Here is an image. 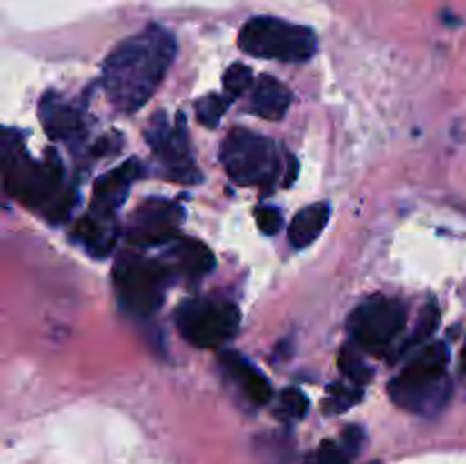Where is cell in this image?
<instances>
[{"label": "cell", "instance_id": "6da1fadb", "mask_svg": "<svg viewBox=\"0 0 466 464\" xmlns=\"http://www.w3.org/2000/svg\"><path fill=\"white\" fill-rule=\"evenodd\" d=\"M177 53L176 36L162 25H148L127 36L103 64L105 94L114 107L132 114L150 100Z\"/></svg>", "mask_w": 466, "mask_h": 464}, {"label": "cell", "instance_id": "7a4b0ae2", "mask_svg": "<svg viewBox=\"0 0 466 464\" xmlns=\"http://www.w3.org/2000/svg\"><path fill=\"white\" fill-rule=\"evenodd\" d=\"M5 191L32 209H41L50 221H64L76 205V194L64 185V168L57 155L48 153L44 162H35L23 150L12 130L3 139Z\"/></svg>", "mask_w": 466, "mask_h": 464}, {"label": "cell", "instance_id": "3957f363", "mask_svg": "<svg viewBox=\"0 0 466 464\" xmlns=\"http://www.w3.org/2000/svg\"><path fill=\"white\" fill-rule=\"evenodd\" d=\"M449 348L432 341L390 382V396L399 408L412 414H435L446 405L451 385L446 380Z\"/></svg>", "mask_w": 466, "mask_h": 464}, {"label": "cell", "instance_id": "277c9868", "mask_svg": "<svg viewBox=\"0 0 466 464\" xmlns=\"http://www.w3.org/2000/svg\"><path fill=\"white\" fill-rule=\"evenodd\" d=\"M239 48L250 57L300 64L314 57L319 39L317 32L308 25L276 16H253L241 27Z\"/></svg>", "mask_w": 466, "mask_h": 464}, {"label": "cell", "instance_id": "5b68a950", "mask_svg": "<svg viewBox=\"0 0 466 464\" xmlns=\"http://www.w3.org/2000/svg\"><path fill=\"white\" fill-rule=\"evenodd\" d=\"M221 162L232 182L241 187H273L280 177V157L271 139L235 127L221 146Z\"/></svg>", "mask_w": 466, "mask_h": 464}, {"label": "cell", "instance_id": "8992f818", "mask_svg": "<svg viewBox=\"0 0 466 464\" xmlns=\"http://www.w3.org/2000/svg\"><path fill=\"white\" fill-rule=\"evenodd\" d=\"M173 273L167 264L139 253H123L114 264V287L123 309L135 317H150L162 305Z\"/></svg>", "mask_w": 466, "mask_h": 464}, {"label": "cell", "instance_id": "52a82bcc", "mask_svg": "<svg viewBox=\"0 0 466 464\" xmlns=\"http://www.w3.org/2000/svg\"><path fill=\"white\" fill-rule=\"evenodd\" d=\"M241 314L237 305L214 296H196L185 300L176 312L180 335L198 348H218L239 332Z\"/></svg>", "mask_w": 466, "mask_h": 464}, {"label": "cell", "instance_id": "ba28073f", "mask_svg": "<svg viewBox=\"0 0 466 464\" xmlns=\"http://www.w3.org/2000/svg\"><path fill=\"white\" fill-rule=\"evenodd\" d=\"M408 321V309L400 300L373 298L358 305L349 318V332L362 348L380 353L391 344Z\"/></svg>", "mask_w": 466, "mask_h": 464}, {"label": "cell", "instance_id": "9c48e42d", "mask_svg": "<svg viewBox=\"0 0 466 464\" xmlns=\"http://www.w3.org/2000/svg\"><path fill=\"white\" fill-rule=\"evenodd\" d=\"M185 218L180 205L164 198H148L132 212L126 237L137 248L164 246L177 239V230Z\"/></svg>", "mask_w": 466, "mask_h": 464}, {"label": "cell", "instance_id": "30bf717a", "mask_svg": "<svg viewBox=\"0 0 466 464\" xmlns=\"http://www.w3.org/2000/svg\"><path fill=\"white\" fill-rule=\"evenodd\" d=\"M146 139H148L150 148L157 153V157L167 166L171 180H198V171H196L194 162H191L185 116H177V121L171 126L164 114H155L148 132H146Z\"/></svg>", "mask_w": 466, "mask_h": 464}, {"label": "cell", "instance_id": "8fae6325", "mask_svg": "<svg viewBox=\"0 0 466 464\" xmlns=\"http://www.w3.org/2000/svg\"><path fill=\"white\" fill-rule=\"evenodd\" d=\"M141 176V164L137 159L118 164L112 171L103 173L94 185V212L100 217L114 218L116 209L126 200L132 182Z\"/></svg>", "mask_w": 466, "mask_h": 464}, {"label": "cell", "instance_id": "7c38bea8", "mask_svg": "<svg viewBox=\"0 0 466 464\" xmlns=\"http://www.w3.org/2000/svg\"><path fill=\"white\" fill-rule=\"evenodd\" d=\"M218 359H221V367L226 368L228 376L241 387V391H244L246 396H248L250 403L267 405L268 400L273 398V387L268 385L264 373L258 371L244 355L235 353V350H223V353L218 355Z\"/></svg>", "mask_w": 466, "mask_h": 464}, {"label": "cell", "instance_id": "4fadbf2b", "mask_svg": "<svg viewBox=\"0 0 466 464\" xmlns=\"http://www.w3.org/2000/svg\"><path fill=\"white\" fill-rule=\"evenodd\" d=\"M39 116L44 130L55 141H71L82 132V121L77 109L57 94H46L39 103Z\"/></svg>", "mask_w": 466, "mask_h": 464}, {"label": "cell", "instance_id": "5bb4252c", "mask_svg": "<svg viewBox=\"0 0 466 464\" xmlns=\"http://www.w3.org/2000/svg\"><path fill=\"white\" fill-rule=\"evenodd\" d=\"M168 257H171V273H182L189 280L208 276L217 264L212 250L203 241L191 237H177L168 250Z\"/></svg>", "mask_w": 466, "mask_h": 464}, {"label": "cell", "instance_id": "9a60e30c", "mask_svg": "<svg viewBox=\"0 0 466 464\" xmlns=\"http://www.w3.org/2000/svg\"><path fill=\"white\" fill-rule=\"evenodd\" d=\"M291 105V94L280 80L271 76H259L253 86V96H250V109L258 114L259 118L267 121H280L285 118L287 109Z\"/></svg>", "mask_w": 466, "mask_h": 464}, {"label": "cell", "instance_id": "2e32d148", "mask_svg": "<svg viewBox=\"0 0 466 464\" xmlns=\"http://www.w3.org/2000/svg\"><path fill=\"white\" fill-rule=\"evenodd\" d=\"M328 218H330V205L328 203H314L303 207L289 226V244L296 250H300L317 241V237L326 227Z\"/></svg>", "mask_w": 466, "mask_h": 464}, {"label": "cell", "instance_id": "e0dca14e", "mask_svg": "<svg viewBox=\"0 0 466 464\" xmlns=\"http://www.w3.org/2000/svg\"><path fill=\"white\" fill-rule=\"evenodd\" d=\"M112 218L100 217V214H89L82 217L76 226V239L89 248V253L103 255L114 246V227Z\"/></svg>", "mask_w": 466, "mask_h": 464}, {"label": "cell", "instance_id": "ac0fdd59", "mask_svg": "<svg viewBox=\"0 0 466 464\" xmlns=\"http://www.w3.org/2000/svg\"><path fill=\"white\" fill-rule=\"evenodd\" d=\"M360 398H362V389H360V387L341 382V385H332L330 389H328V398L326 403H323V409H326L328 414H339L344 412V409L353 408L355 403H360Z\"/></svg>", "mask_w": 466, "mask_h": 464}, {"label": "cell", "instance_id": "d6986e66", "mask_svg": "<svg viewBox=\"0 0 466 464\" xmlns=\"http://www.w3.org/2000/svg\"><path fill=\"white\" fill-rule=\"evenodd\" d=\"M253 86V71L246 64H230L223 73V94L228 98H239Z\"/></svg>", "mask_w": 466, "mask_h": 464}, {"label": "cell", "instance_id": "ffe728a7", "mask_svg": "<svg viewBox=\"0 0 466 464\" xmlns=\"http://www.w3.org/2000/svg\"><path fill=\"white\" fill-rule=\"evenodd\" d=\"M232 98H228L226 94H208L196 103V114H198V121L203 126L214 127L221 116L226 114L228 105H230Z\"/></svg>", "mask_w": 466, "mask_h": 464}, {"label": "cell", "instance_id": "44dd1931", "mask_svg": "<svg viewBox=\"0 0 466 464\" xmlns=\"http://www.w3.org/2000/svg\"><path fill=\"white\" fill-rule=\"evenodd\" d=\"M308 398H305V394L300 389H285L282 391L280 400H278V408H276V414L278 419H282V421H299V419H303L305 414H308Z\"/></svg>", "mask_w": 466, "mask_h": 464}, {"label": "cell", "instance_id": "7402d4cb", "mask_svg": "<svg viewBox=\"0 0 466 464\" xmlns=\"http://www.w3.org/2000/svg\"><path fill=\"white\" fill-rule=\"evenodd\" d=\"M437 326H440V309H437L435 303H428L426 308L421 309V314H419L417 328H414L412 337L408 339L405 348H410V346L426 344V341L435 335Z\"/></svg>", "mask_w": 466, "mask_h": 464}, {"label": "cell", "instance_id": "603a6c76", "mask_svg": "<svg viewBox=\"0 0 466 464\" xmlns=\"http://www.w3.org/2000/svg\"><path fill=\"white\" fill-rule=\"evenodd\" d=\"M339 368L350 382L355 385H364V382L371 380V371L367 368L364 359L355 353L353 348H344L339 353Z\"/></svg>", "mask_w": 466, "mask_h": 464}, {"label": "cell", "instance_id": "cb8c5ba5", "mask_svg": "<svg viewBox=\"0 0 466 464\" xmlns=\"http://www.w3.org/2000/svg\"><path fill=\"white\" fill-rule=\"evenodd\" d=\"M305 464H350V455L337 441H323Z\"/></svg>", "mask_w": 466, "mask_h": 464}, {"label": "cell", "instance_id": "d4e9b609", "mask_svg": "<svg viewBox=\"0 0 466 464\" xmlns=\"http://www.w3.org/2000/svg\"><path fill=\"white\" fill-rule=\"evenodd\" d=\"M255 221L264 235H276L282 227V214L273 205H259V207H255Z\"/></svg>", "mask_w": 466, "mask_h": 464}, {"label": "cell", "instance_id": "484cf974", "mask_svg": "<svg viewBox=\"0 0 466 464\" xmlns=\"http://www.w3.org/2000/svg\"><path fill=\"white\" fill-rule=\"evenodd\" d=\"M362 441H364V432L360 430L358 426H350V428H346V430H344V441H341V449H344L346 453L353 458V455H358Z\"/></svg>", "mask_w": 466, "mask_h": 464}, {"label": "cell", "instance_id": "4316f807", "mask_svg": "<svg viewBox=\"0 0 466 464\" xmlns=\"http://www.w3.org/2000/svg\"><path fill=\"white\" fill-rule=\"evenodd\" d=\"M462 371L466 373V341H464V348H462Z\"/></svg>", "mask_w": 466, "mask_h": 464}]
</instances>
